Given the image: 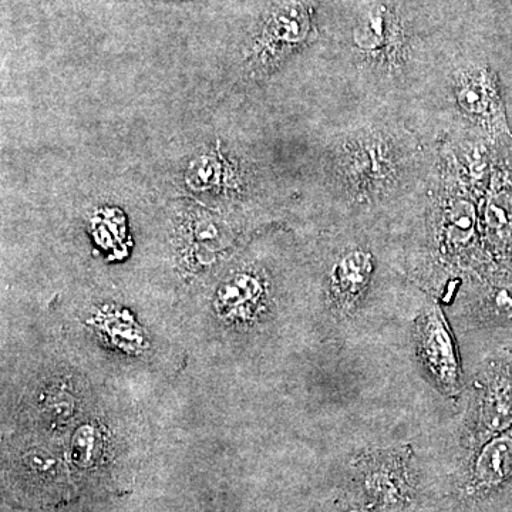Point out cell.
<instances>
[{
	"instance_id": "obj_1",
	"label": "cell",
	"mask_w": 512,
	"mask_h": 512,
	"mask_svg": "<svg viewBox=\"0 0 512 512\" xmlns=\"http://www.w3.org/2000/svg\"><path fill=\"white\" fill-rule=\"evenodd\" d=\"M349 500L379 512H412L423 495V477L407 447L367 451L353 461Z\"/></svg>"
},
{
	"instance_id": "obj_2",
	"label": "cell",
	"mask_w": 512,
	"mask_h": 512,
	"mask_svg": "<svg viewBox=\"0 0 512 512\" xmlns=\"http://www.w3.org/2000/svg\"><path fill=\"white\" fill-rule=\"evenodd\" d=\"M512 477V426L474 447L473 457L458 471L448 493L446 512H464L466 505L497 490Z\"/></svg>"
},
{
	"instance_id": "obj_3",
	"label": "cell",
	"mask_w": 512,
	"mask_h": 512,
	"mask_svg": "<svg viewBox=\"0 0 512 512\" xmlns=\"http://www.w3.org/2000/svg\"><path fill=\"white\" fill-rule=\"evenodd\" d=\"M454 99L491 140H511L507 114L495 74L487 66H468L454 77Z\"/></svg>"
},
{
	"instance_id": "obj_4",
	"label": "cell",
	"mask_w": 512,
	"mask_h": 512,
	"mask_svg": "<svg viewBox=\"0 0 512 512\" xmlns=\"http://www.w3.org/2000/svg\"><path fill=\"white\" fill-rule=\"evenodd\" d=\"M414 345L417 357L431 380L447 396H456L461 387L460 359L456 342L439 306H431L417 318Z\"/></svg>"
},
{
	"instance_id": "obj_5",
	"label": "cell",
	"mask_w": 512,
	"mask_h": 512,
	"mask_svg": "<svg viewBox=\"0 0 512 512\" xmlns=\"http://www.w3.org/2000/svg\"><path fill=\"white\" fill-rule=\"evenodd\" d=\"M396 154L380 136L355 137L345 143L340 154V171L357 195L383 190L396 177Z\"/></svg>"
},
{
	"instance_id": "obj_6",
	"label": "cell",
	"mask_w": 512,
	"mask_h": 512,
	"mask_svg": "<svg viewBox=\"0 0 512 512\" xmlns=\"http://www.w3.org/2000/svg\"><path fill=\"white\" fill-rule=\"evenodd\" d=\"M484 376L473 409L470 440L474 447L512 426V380L503 373Z\"/></svg>"
},
{
	"instance_id": "obj_7",
	"label": "cell",
	"mask_w": 512,
	"mask_h": 512,
	"mask_svg": "<svg viewBox=\"0 0 512 512\" xmlns=\"http://www.w3.org/2000/svg\"><path fill=\"white\" fill-rule=\"evenodd\" d=\"M483 231L488 247L497 254L512 252V168L495 173L483 214Z\"/></svg>"
},
{
	"instance_id": "obj_8",
	"label": "cell",
	"mask_w": 512,
	"mask_h": 512,
	"mask_svg": "<svg viewBox=\"0 0 512 512\" xmlns=\"http://www.w3.org/2000/svg\"><path fill=\"white\" fill-rule=\"evenodd\" d=\"M440 215L436 229L437 245L450 261H466L477 235V214L473 202L451 198Z\"/></svg>"
},
{
	"instance_id": "obj_9",
	"label": "cell",
	"mask_w": 512,
	"mask_h": 512,
	"mask_svg": "<svg viewBox=\"0 0 512 512\" xmlns=\"http://www.w3.org/2000/svg\"><path fill=\"white\" fill-rule=\"evenodd\" d=\"M373 274L372 255L363 249H349L332 269L330 292L340 312L355 311L369 288Z\"/></svg>"
},
{
	"instance_id": "obj_10",
	"label": "cell",
	"mask_w": 512,
	"mask_h": 512,
	"mask_svg": "<svg viewBox=\"0 0 512 512\" xmlns=\"http://www.w3.org/2000/svg\"><path fill=\"white\" fill-rule=\"evenodd\" d=\"M355 42L362 52L380 59H393L400 47V35L394 18L384 8L370 12L356 29Z\"/></svg>"
},
{
	"instance_id": "obj_11",
	"label": "cell",
	"mask_w": 512,
	"mask_h": 512,
	"mask_svg": "<svg viewBox=\"0 0 512 512\" xmlns=\"http://www.w3.org/2000/svg\"><path fill=\"white\" fill-rule=\"evenodd\" d=\"M481 312L488 319L512 318V284L495 285L481 299Z\"/></svg>"
},
{
	"instance_id": "obj_12",
	"label": "cell",
	"mask_w": 512,
	"mask_h": 512,
	"mask_svg": "<svg viewBox=\"0 0 512 512\" xmlns=\"http://www.w3.org/2000/svg\"><path fill=\"white\" fill-rule=\"evenodd\" d=\"M221 170L222 165L218 157L208 154L192 163L187 180L190 181L192 187L204 190V188H210L212 185L220 183L221 177L224 178V171Z\"/></svg>"
}]
</instances>
